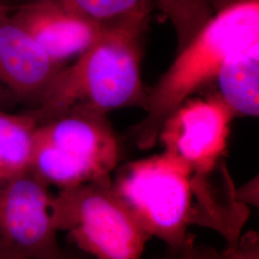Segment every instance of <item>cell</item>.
I'll return each instance as SVG.
<instances>
[{
  "instance_id": "obj_2",
  "label": "cell",
  "mask_w": 259,
  "mask_h": 259,
  "mask_svg": "<svg viewBox=\"0 0 259 259\" xmlns=\"http://www.w3.org/2000/svg\"><path fill=\"white\" fill-rule=\"evenodd\" d=\"M148 26L104 31L72 65L55 77L32 113L37 123L71 111L108 114L145 108L148 91L141 79L142 39Z\"/></svg>"
},
{
  "instance_id": "obj_15",
  "label": "cell",
  "mask_w": 259,
  "mask_h": 259,
  "mask_svg": "<svg viewBox=\"0 0 259 259\" xmlns=\"http://www.w3.org/2000/svg\"><path fill=\"white\" fill-rule=\"evenodd\" d=\"M0 259H29L18 254H14L11 252H7L4 250H0ZM71 259V258H70Z\"/></svg>"
},
{
  "instance_id": "obj_4",
  "label": "cell",
  "mask_w": 259,
  "mask_h": 259,
  "mask_svg": "<svg viewBox=\"0 0 259 259\" xmlns=\"http://www.w3.org/2000/svg\"><path fill=\"white\" fill-rule=\"evenodd\" d=\"M51 216L57 232L94 259H142L151 238L115 193L111 176L60 190Z\"/></svg>"
},
{
  "instance_id": "obj_1",
  "label": "cell",
  "mask_w": 259,
  "mask_h": 259,
  "mask_svg": "<svg viewBox=\"0 0 259 259\" xmlns=\"http://www.w3.org/2000/svg\"><path fill=\"white\" fill-rule=\"evenodd\" d=\"M212 17L185 41L147 94L145 117L134 127L137 145L152 148L164 122L196 92L215 82L230 56L259 42V0H211Z\"/></svg>"
},
{
  "instance_id": "obj_8",
  "label": "cell",
  "mask_w": 259,
  "mask_h": 259,
  "mask_svg": "<svg viewBox=\"0 0 259 259\" xmlns=\"http://www.w3.org/2000/svg\"><path fill=\"white\" fill-rule=\"evenodd\" d=\"M12 17L61 67L82 55L104 32L93 22L51 0H33L18 5Z\"/></svg>"
},
{
  "instance_id": "obj_5",
  "label": "cell",
  "mask_w": 259,
  "mask_h": 259,
  "mask_svg": "<svg viewBox=\"0 0 259 259\" xmlns=\"http://www.w3.org/2000/svg\"><path fill=\"white\" fill-rule=\"evenodd\" d=\"M192 171L166 151L121 167L112 187L151 237L183 250L192 217Z\"/></svg>"
},
{
  "instance_id": "obj_6",
  "label": "cell",
  "mask_w": 259,
  "mask_h": 259,
  "mask_svg": "<svg viewBox=\"0 0 259 259\" xmlns=\"http://www.w3.org/2000/svg\"><path fill=\"white\" fill-rule=\"evenodd\" d=\"M53 195L31 170L0 186V250L29 259H69L52 222Z\"/></svg>"
},
{
  "instance_id": "obj_17",
  "label": "cell",
  "mask_w": 259,
  "mask_h": 259,
  "mask_svg": "<svg viewBox=\"0 0 259 259\" xmlns=\"http://www.w3.org/2000/svg\"><path fill=\"white\" fill-rule=\"evenodd\" d=\"M161 259H173V255L171 254V255H168V256H166V257H164V258Z\"/></svg>"
},
{
  "instance_id": "obj_3",
  "label": "cell",
  "mask_w": 259,
  "mask_h": 259,
  "mask_svg": "<svg viewBox=\"0 0 259 259\" xmlns=\"http://www.w3.org/2000/svg\"><path fill=\"white\" fill-rule=\"evenodd\" d=\"M120 142L106 114L71 111L38 123L31 171L60 190L111 176Z\"/></svg>"
},
{
  "instance_id": "obj_13",
  "label": "cell",
  "mask_w": 259,
  "mask_h": 259,
  "mask_svg": "<svg viewBox=\"0 0 259 259\" xmlns=\"http://www.w3.org/2000/svg\"><path fill=\"white\" fill-rule=\"evenodd\" d=\"M180 259H236L232 248L219 252L209 247L197 245L194 236L189 234L183 250L179 253Z\"/></svg>"
},
{
  "instance_id": "obj_18",
  "label": "cell",
  "mask_w": 259,
  "mask_h": 259,
  "mask_svg": "<svg viewBox=\"0 0 259 259\" xmlns=\"http://www.w3.org/2000/svg\"><path fill=\"white\" fill-rule=\"evenodd\" d=\"M157 0H155V5H156V3H157Z\"/></svg>"
},
{
  "instance_id": "obj_16",
  "label": "cell",
  "mask_w": 259,
  "mask_h": 259,
  "mask_svg": "<svg viewBox=\"0 0 259 259\" xmlns=\"http://www.w3.org/2000/svg\"><path fill=\"white\" fill-rule=\"evenodd\" d=\"M18 5H14L10 2V0H0V8H10V9H14L16 8Z\"/></svg>"
},
{
  "instance_id": "obj_10",
  "label": "cell",
  "mask_w": 259,
  "mask_h": 259,
  "mask_svg": "<svg viewBox=\"0 0 259 259\" xmlns=\"http://www.w3.org/2000/svg\"><path fill=\"white\" fill-rule=\"evenodd\" d=\"M215 82L221 96L237 116L259 113V42L230 56Z\"/></svg>"
},
{
  "instance_id": "obj_11",
  "label": "cell",
  "mask_w": 259,
  "mask_h": 259,
  "mask_svg": "<svg viewBox=\"0 0 259 259\" xmlns=\"http://www.w3.org/2000/svg\"><path fill=\"white\" fill-rule=\"evenodd\" d=\"M37 118L0 112V186L31 170Z\"/></svg>"
},
{
  "instance_id": "obj_12",
  "label": "cell",
  "mask_w": 259,
  "mask_h": 259,
  "mask_svg": "<svg viewBox=\"0 0 259 259\" xmlns=\"http://www.w3.org/2000/svg\"><path fill=\"white\" fill-rule=\"evenodd\" d=\"M93 22L103 31L148 26L155 0H51Z\"/></svg>"
},
{
  "instance_id": "obj_7",
  "label": "cell",
  "mask_w": 259,
  "mask_h": 259,
  "mask_svg": "<svg viewBox=\"0 0 259 259\" xmlns=\"http://www.w3.org/2000/svg\"><path fill=\"white\" fill-rule=\"evenodd\" d=\"M236 117L219 93L187 99L164 122L158 139L168 153L181 158L193 175H206L218 166Z\"/></svg>"
},
{
  "instance_id": "obj_9",
  "label": "cell",
  "mask_w": 259,
  "mask_h": 259,
  "mask_svg": "<svg viewBox=\"0 0 259 259\" xmlns=\"http://www.w3.org/2000/svg\"><path fill=\"white\" fill-rule=\"evenodd\" d=\"M12 11L0 10V83L18 97L38 104L64 67L49 59L13 19Z\"/></svg>"
},
{
  "instance_id": "obj_14",
  "label": "cell",
  "mask_w": 259,
  "mask_h": 259,
  "mask_svg": "<svg viewBox=\"0 0 259 259\" xmlns=\"http://www.w3.org/2000/svg\"><path fill=\"white\" fill-rule=\"evenodd\" d=\"M236 200L242 204H249L258 206V178L252 179L247 185L235 190Z\"/></svg>"
}]
</instances>
